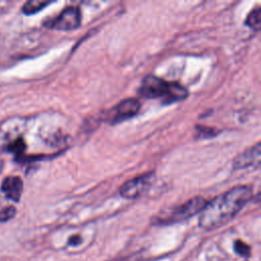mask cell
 <instances>
[{
  "label": "cell",
  "mask_w": 261,
  "mask_h": 261,
  "mask_svg": "<svg viewBox=\"0 0 261 261\" xmlns=\"http://www.w3.org/2000/svg\"><path fill=\"white\" fill-rule=\"evenodd\" d=\"M252 189L247 186L234 187L206 203L200 212L199 225L205 230L215 229L231 220L251 200Z\"/></svg>",
  "instance_id": "obj_1"
},
{
  "label": "cell",
  "mask_w": 261,
  "mask_h": 261,
  "mask_svg": "<svg viewBox=\"0 0 261 261\" xmlns=\"http://www.w3.org/2000/svg\"><path fill=\"white\" fill-rule=\"evenodd\" d=\"M139 100L134 98H127L107 110L104 114V119L110 124H116L135 116L139 112Z\"/></svg>",
  "instance_id": "obj_4"
},
{
  "label": "cell",
  "mask_w": 261,
  "mask_h": 261,
  "mask_svg": "<svg viewBox=\"0 0 261 261\" xmlns=\"http://www.w3.org/2000/svg\"><path fill=\"white\" fill-rule=\"evenodd\" d=\"M81 11L77 7H67L56 17L48 19L44 22L46 28L57 31H71L81 24Z\"/></svg>",
  "instance_id": "obj_5"
},
{
  "label": "cell",
  "mask_w": 261,
  "mask_h": 261,
  "mask_svg": "<svg viewBox=\"0 0 261 261\" xmlns=\"http://www.w3.org/2000/svg\"><path fill=\"white\" fill-rule=\"evenodd\" d=\"M22 180L19 176H7L1 185L2 192L8 199L18 202L22 193Z\"/></svg>",
  "instance_id": "obj_8"
},
{
  "label": "cell",
  "mask_w": 261,
  "mask_h": 261,
  "mask_svg": "<svg viewBox=\"0 0 261 261\" xmlns=\"http://www.w3.org/2000/svg\"><path fill=\"white\" fill-rule=\"evenodd\" d=\"M108 261H147L144 257H142L139 254H134V255H129V256H125V257H119V258H114V259H110Z\"/></svg>",
  "instance_id": "obj_15"
},
{
  "label": "cell",
  "mask_w": 261,
  "mask_h": 261,
  "mask_svg": "<svg viewBox=\"0 0 261 261\" xmlns=\"http://www.w3.org/2000/svg\"><path fill=\"white\" fill-rule=\"evenodd\" d=\"M25 149V144L21 139H18L14 142H12L9 146H8V150L15 153L16 155H20Z\"/></svg>",
  "instance_id": "obj_12"
},
{
  "label": "cell",
  "mask_w": 261,
  "mask_h": 261,
  "mask_svg": "<svg viewBox=\"0 0 261 261\" xmlns=\"http://www.w3.org/2000/svg\"><path fill=\"white\" fill-rule=\"evenodd\" d=\"M233 249H234L236 253H238L239 255H241L243 257H248L251 254L250 246L240 240H238L233 243Z\"/></svg>",
  "instance_id": "obj_11"
},
{
  "label": "cell",
  "mask_w": 261,
  "mask_h": 261,
  "mask_svg": "<svg viewBox=\"0 0 261 261\" xmlns=\"http://www.w3.org/2000/svg\"><path fill=\"white\" fill-rule=\"evenodd\" d=\"M81 242H82V240H81V238H80L79 236H73V237H71V238L69 239L68 244H69L70 246H77L79 244H81Z\"/></svg>",
  "instance_id": "obj_16"
},
{
  "label": "cell",
  "mask_w": 261,
  "mask_h": 261,
  "mask_svg": "<svg viewBox=\"0 0 261 261\" xmlns=\"http://www.w3.org/2000/svg\"><path fill=\"white\" fill-rule=\"evenodd\" d=\"M50 2L47 1H28L22 6V12L27 15L34 14L41 9H43L46 5H48Z\"/></svg>",
  "instance_id": "obj_10"
},
{
  "label": "cell",
  "mask_w": 261,
  "mask_h": 261,
  "mask_svg": "<svg viewBox=\"0 0 261 261\" xmlns=\"http://www.w3.org/2000/svg\"><path fill=\"white\" fill-rule=\"evenodd\" d=\"M15 208L13 206H9V207H6L5 209H2L0 211V221H7L9 219H11L14 215H15Z\"/></svg>",
  "instance_id": "obj_13"
},
{
  "label": "cell",
  "mask_w": 261,
  "mask_h": 261,
  "mask_svg": "<svg viewBox=\"0 0 261 261\" xmlns=\"http://www.w3.org/2000/svg\"><path fill=\"white\" fill-rule=\"evenodd\" d=\"M260 164V144L257 143L255 146L249 148L233 160L234 169H243L254 165Z\"/></svg>",
  "instance_id": "obj_7"
},
{
  "label": "cell",
  "mask_w": 261,
  "mask_h": 261,
  "mask_svg": "<svg viewBox=\"0 0 261 261\" xmlns=\"http://www.w3.org/2000/svg\"><path fill=\"white\" fill-rule=\"evenodd\" d=\"M155 178L154 172L145 173L125 181L119 189V194L125 199H136L140 197L152 185Z\"/></svg>",
  "instance_id": "obj_6"
},
{
  "label": "cell",
  "mask_w": 261,
  "mask_h": 261,
  "mask_svg": "<svg viewBox=\"0 0 261 261\" xmlns=\"http://www.w3.org/2000/svg\"><path fill=\"white\" fill-rule=\"evenodd\" d=\"M197 133H198V138H208V137H214L217 132L215 129L210 128V127H205V126H197Z\"/></svg>",
  "instance_id": "obj_14"
},
{
  "label": "cell",
  "mask_w": 261,
  "mask_h": 261,
  "mask_svg": "<svg viewBox=\"0 0 261 261\" xmlns=\"http://www.w3.org/2000/svg\"><path fill=\"white\" fill-rule=\"evenodd\" d=\"M206 203L207 202L203 197H194L184 204L171 208L168 212L157 216L154 222L157 224L166 225L187 220L197 213H200L205 207Z\"/></svg>",
  "instance_id": "obj_3"
},
{
  "label": "cell",
  "mask_w": 261,
  "mask_h": 261,
  "mask_svg": "<svg viewBox=\"0 0 261 261\" xmlns=\"http://www.w3.org/2000/svg\"><path fill=\"white\" fill-rule=\"evenodd\" d=\"M139 94L144 98L160 99L163 104H170L186 99L189 92L178 83L167 82L155 75H147L139 88Z\"/></svg>",
  "instance_id": "obj_2"
},
{
  "label": "cell",
  "mask_w": 261,
  "mask_h": 261,
  "mask_svg": "<svg viewBox=\"0 0 261 261\" xmlns=\"http://www.w3.org/2000/svg\"><path fill=\"white\" fill-rule=\"evenodd\" d=\"M245 23L252 30L258 31L261 25V8L257 7L253 9L247 16Z\"/></svg>",
  "instance_id": "obj_9"
}]
</instances>
